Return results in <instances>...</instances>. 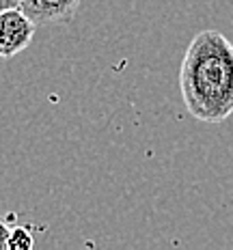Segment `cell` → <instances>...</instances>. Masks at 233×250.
I'll use <instances>...</instances> for the list:
<instances>
[{"instance_id":"1","label":"cell","mask_w":233,"mask_h":250,"mask_svg":"<svg viewBox=\"0 0 233 250\" xmlns=\"http://www.w3.org/2000/svg\"><path fill=\"white\" fill-rule=\"evenodd\" d=\"M179 91L186 110L203 123H220L233 114V43L220 30H201L190 41Z\"/></svg>"},{"instance_id":"6","label":"cell","mask_w":233,"mask_h":250,"mask_svg":"<svg viewBox=\"0 0 233 250\" xmlns=\"http://www.w3.org/2000/svg\"><path fill=\"white\" fill-rule=\"evenodd\" d=\"M22 0H0V11H7V9H13V7H20Z\"/></svg>"},{"instance_id":"2","label":"cell","mask_w":233,"mask_h":250,"mask_svg":"<svg viewBox=\"0 0 233 250\" xmlns=\"http://www.w3.org/2000/svg\"><path fill=\"white\" fill-rule=\"evenodd\" d=\"M35 28L37 24L22 11V7L0 11V59H11L28 48Z\"/></svg>"},{"instance_id":"5","label":"cell","mask_w":233,"mask_h":250,"mask_svg":"<svg viewBox=\"0 0 233 250\" xmlns=\"http://www.w3.org/2000/svg\"><path fill=\"white\" fill-rule=\"evenodd\" d=\"M9 235H11V229L7 227V222L0 220V250H9Z\"/></svg>"},{"instance_id":"4","label":"cell","mask_w":233,"mask_h":250,"mask_svg":"<svg viewBox=\"0 0 233 250\" xmlns=\"http://www.w3.org/2000/svg\"><path fill=\"white\" fill-rule=\"evenodd\" d=\"M35 246L33 242V233L24 227H15L11 229V235H9V250H30Z\"/></svg>"},{"instance_id":"3","label":"cell","mask_w":233,"mask_h":250,"mask_svg":"<svg viewBox=\"0 0 233 250\" xmlns=\"http://www.w3.org/2000/svg\"><path fill=\"white\" fill-rule=\"evenodd\" d=\"M82 0H22V11L37 26L69 22Z\"/></svg>"}]
</instances>
